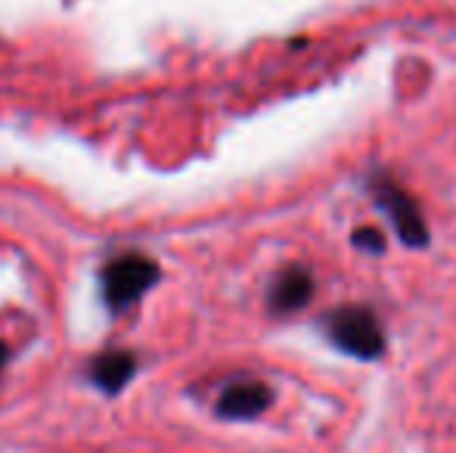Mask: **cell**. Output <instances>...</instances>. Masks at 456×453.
Here are the masks:
<instances>
[{
	"instance_id": "obj_4",
	"label": "cell",
	"mask_w": 456,
	"mask_h": 453,
	"mask_svg": "<svg viewBox=\"0 0 456 453\" xmlns=\"http://www.w3.org/2000/svg\"><path fill=\"white\" fill-rule=\"evenodd\" d=\"M273 392L265 382H233L217 398V413L224 419H255L271 407Z\"/></svg>"
},
{
	"instance_id": "obj_5",
	"label": "cell",
	"mask_w": 456,
	"mask_h": 453,
	"mask_svg": "<svg viewBox=\"0 0 456 453\" xmlns=\"http://www.w3.org/2000/svg\"><path fill=\"white\" fill-rule=\"evenodd\" d=\"M314 298V277L305 271V267H286L280 277L273 279L271 286V308L276 314H292V311H301L307 302Z\"/></svg>"
},
{
	"instance_id": "obj_7",
	"label": "cell",
	"mask_w": 456,
	"mask_h": 453,
	"mask_svg": "<svg viewBox=\"0 0 456 453\" xmlns=\"http://www.w3.org/2000/svg\"><path fill=\"white\" fill-rule=\"evenodd\" d=\"M351 242H354L357 248H363V252L370 255H382L385 252V233L376 227H361L351 233Z\"/></svg>"
},
{
	"instance_id": "obj_3",
	"label": "cell",
	"mask_w": 456,
	"mask_h": 453,
	"mask_svg": "<svg viewBox=\"0 0 456 453\" xmlns=\"http://www.w3.org/2000/svg\"><path fill=\"white\" fill-rule=\"evenodd\" d=\"M370 190H372V196H376L379 208L385 212V218L391 221L395 233L401 236L403 246L426 248L428 246V224L419 214V208H416L413 196H410L407 190L397 187L388 174H372Z\"/></svg>"
},
{
	"instance_id": "obj_1",
	"label": "cell",
	"mask_w": 456,
	"mask_h": 453,
	"mask_svg": "<svg viewBox=\"0 0 456 453\" xmlns=\"http://www.w3.org/2000/svg\"><path fill=\"white\" fill-rule=\"evenodd\" d=\"M326 336L338 351L357 360H376L385 351V333L379 317L366 304H342L326 317Z\"/></svg>"
},
{
	"instance_id": "obj_8",
	"label": "cell",
	"mask_w": 456,
	"mask_h": 453,
	"mask_svg": "<svg viewBox=\"0 0 456 453\" xmlns=\"http://www.w3.org/2000/svg\"><path fill=\"white\" fill-rule=\"evenodd\" d=\"M6 357H10V348H6V344L0 342V369L6 367Z\"/></svg>"
},
{
	"instance_id": "obj_2",
	"label": "cell",
	"mask_w": 456,
	"mask_h": 453,
	"mask_svg": "<svg viewBox=\"0 0 456 453\" xmlns=\"http://www.w3.org/2000/svg\"><path fill=\"white\" fill-rule=\"evenodd\" d=\"M159 264L140 252H127L102 267V298L112 311H125L156 286Z\"/></svg>"
},
{
	"instance_id": "obj_6",
	"label": "cell",
	"mask_w": 456,
	"mask_h": 453,
	"mask_svg": "<svg viewBox=\"0 0 456 453\" xmlns=\"http://www.w3.org/2000/svg\"><path fill=\"white\" fill-rule=\"evenodd\" d=\"M134 369H137V360H134L131 351H109V354H102L94 360L91 379H94L96 388L115 394L118 388L127 385V379L134 376Z\"/></svg>"
}]
</instances>
